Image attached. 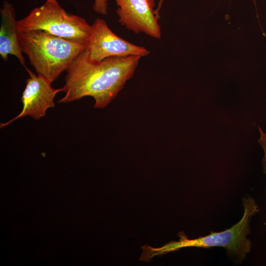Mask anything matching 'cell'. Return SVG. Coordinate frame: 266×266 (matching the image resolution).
<instances>
[{
	"label": "cell",
	"mask_w": 266,
	"mask_h": 266,
	"mask_svg": "<svg viewBox=\"0 0 266 266\" xmlns=\"http://www.w3.org/2000/svg\"><path fill=\"white\" fill-rule=\"evenodd\" d=\"M139 56H114L100 62L91 61L86 49L67 69L65 95L59 103H66L90 96L95 108L105 107L133 77Z\"/></svg>",
	"instance_id": "1"
},
{
	"label": "cell",
	"mask_w": 266,
	"mask_h": 266,
	"mask_svg": "<svg viewBox=\"0 0 266 266\" xmlns=\"http://www.w3.org/2000/svg\"><path fill=\"white\" fill-rule=\"evenodd\" d=\"M18 36L23 53L37 74L51 83L87 47L85 44L42 30L18 32Z\"/></svg>",
	"instance_id": "2"
},
{
	"label": "cell",
	"mask_w": 266,
	"mask_h": 266,
	"mask_svg": "<svg viewBox=\"0 0 266 266\" xmlns=\"http://www.w3.org/2000/svg\"><path fill=\"white\" fill-rule=\"evenodd\" d=\"M18 32L42 30L51 34L88 45L92 26L80 16L67 13L57 0H46L41 6L17 21Z\"/></svg>",
	"instance_id": "3"
},
{
	"label": "cell",
	"mask_w": 266,
	"mask_h": 266,
	"mask_svg": "<svg viewBox=\"0 0 266 266\" xmlns=\"http://www.w3.org/2000/svg\"><path fill=\"white\" fill-rule=\"evenodd\" d=\"M243 204V217L231 228L193 239H188L184 233H179V241H172L166 244L160 249L161 253L164 254L186 247L205 248L222 247L226 249L229 254L241 260L245 259L251 248V242L247 238V235L250 232L249 222L251 217L259 210L255 200L250 197L244 198Z\"/></svg>",
	"instance_id": "4"
},
{
	"label": "cell",
	"mask_w": 266,
	"mask_h": 266,
	"mask_svg": "<svg viewBox=\"0 0 266 266\" xmlns=\"http://www.w3.org/2000/svg\"><path fill=\"white\" fill-rule=\"evenodd\" d=\"M91 26L86 50L92 61L100 62L114 56L144 57L149 54L146 48L133 44L115 34L101 18H96Z\"/></svg>",
	"instance_id": "5"
},
{
	"label": "cell",
	"mask_w": 266,
	"mask_h": 266,
	"mask_svg": "<svg viewBox=\"0 0 266 266\" xmlns=\"http://www.w3.org/2000/svg\"><path fill=\"white\" fill-rule=\"evenodd\" d=\"M118 21L135 33H143L159 39L161 30L155 13V0H114Z\"/></svg>",
	"instance_id": "6"
},
{
	"label": "cell",
	"mask_w": 266,
	"mask_h": 266,
	"mask_svg": "<svg viewBox=\"0 0 266 266\" xmlns=\"http://www.w3.org/2000/svg\"><path fill=\"white\" fill-rule=\"evenodd\" d=\"M28 72L30 77L26 80V86L21 97L22 110L8 122L1 123V128L25 116H30L36 120L45 116L47 109L55 107L56 95L63 92L62 88L57 89L52 88L51 83L42 76L36 75L31 70Z\"/></svg>",
	"instance_id": "7"
},
{
	"label": "cell",
	"mask_w": 266,
	"mask_h": 266,
	"mask_svg": "<svg viewBox=\"0 0 266 266\" xmlns=\"http://www.w3.org/2000/svg\"><path fill=\"white\" fill-rule=\"evenodd\" d=\"M0 55L6 61L9 55L15 56L28 72L20 45L15 13L11 3L5 1L0 9Z\"/></svg>",
	"instance_id": "8"
},
{
	"label": "cell",
	"mask_w": 266,
	"mask_h": 266,
	"mask_svg": "<svg viewBox=\"0 0 266 266\" xmlns=\"http://www.w3.org/2000/svg\"><path fill=\"white\" fill-rule=\"evenodd\" d=\"M108 0H95L93 6V10L102 15H106L107 12Z\"/></svg>",
	"instance_id": "9"
},
{
	"label": "cell",
	"mask_w": 266,
	"mask_h": 266,
	"mask_svg": "<svg viewBox=\"0 0 266 266\" xmlns=\"http://www.w3.org/2000/svg\"><path fill=\"white\" fill-rule=\"evenodd\" d=\"M261 136L258 142L262 146L265 151V155L263 159V166L264 172L266 174V133H263L261 129L259 127Z\"/></svg>",
	"instance_id": "10"
},
{
	"label": "cell",
	"mask_w": 266,
	"mask_h": 266,
	"mask_svg": "<svg viewBox=\"0 0 266 266\" xmlns=\"http://www.w3.org/2000/svg\"><path fill=\"white\" fill-rule=\"evenodd\" d=\"M164 0H159L157 4V7L155 10V13L158 17H160V11L161 9Z\"/></svg>",
	"instance_id": "11"
}]
</instances>
